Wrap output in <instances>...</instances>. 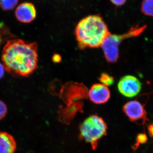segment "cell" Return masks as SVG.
Segmentation results:
<instances>
[{
	"label": "cell",
	"mask_w": 153,
	"mask_h": 153,
	"mask_svg": "<svg viewBox=\"0 0 153 153\" xmlns=\"http://www.w3.org/2000/svg\"><path fill=\"white\" fill-rule=\"evenodd\" d=\"M2 61L5 69L12 75L30 76L38 67V44L20 39L9 40L3 49Z\"/></svg>",
	"instance_id": "obj_1"
},
{
	"label": "cell",
	"mask_w": 153,
	"mask_h": 153,
	"mask_svg": "<svg viewBox=\"0 0 153 153\" xmlns=\"http://www.w3.org/2000/svg\"><path fill=\"white\" fill-rule=\"evenodd\" d=\"M110 34L107 26L99 15H90L82 19L75 30L78 46L81 49L101 46Z\"/></svg>",
	"instance_id": "obj_2"
},
{
	"label": "cell",
	"mask_w": 153,
	"mask_h": 153,
	"mask_svg": "<svg viewBox=\"0 0 153 153\" xmlns=\"http://www.w3.org/2000/svg\"><path fill=\"white\" fill-rule=\"evenodd\" d=\"M146 28V25L140 27L137 25L132 27L128 32L123 35L110 34L105 39L101 45L107 60L111 63L117 61L119 58L118 47L122 41L127 38L139 36Z\"/></svg>",
	"instance_id": "obj_3"
},
{
	"label": "cell",
	"mask_w": 153,
	"mask_h": 153,
	"mask_svg": "<svg viewBox=\"0 0 153 153\" xmlns=\"http://www.w3.org/2000/svg\"><path fill=\"white\" fill-rule=\"evenodd\" d=\"M79 130L81 137L86 142L95 144L105 135L107 126L102 118L93 115L83 121Z\"/></svg>",
	"instance_id": "obj_4"
},
{
	"label": "cell",
	"mask_w": 153,
	"mask_h": 153,
	"mask_svg": "<svg viewBox=\"0 0 153 153\" xmlns=\"http://www.w3.org/2000/svg\"><path fill=\"white\" fill-rule=\"evenodd\" d=\"M117 87L123 95L126 97H133L140 93L142 89V84L135 76L126 75L120 80Z\"/></svg>",
	"instance_id": "obj_5"
},
{
	"label": "cell",
	"mask_w": 153,
	"mask_h": 153,
	"mask_svg": "<svg viewBox=\"0 0 153 153\" xmlns=\"http://www.w3.org/2000/svg\"><path fill=\"white\" fill-rule=\"evenodd\" d=\"M123 110L126 115L132 122L140 120H148L146 111L145 109V105L136 100H131L126 103L123 105Z\"/></svg>",
	"instance_id": "obj_6"
},
{
	"label": "cell",
	"mask_w": 153,
	"mask_h": 153,
	"mask_svg": "<svg viewBox=\"0 0 153 153\" xmlns=\"http://www.w3.org/2000/svg\"><path fill=\"white\" fill-rule=\"evenodd\" d=\"M110 91L106 85L97 83L94 84L88 91L91 101L97 104L105 103L110 97Z\"/></svg>",
	"instance_id": "obj_7"
},
{
	"label": "cell",
	"mask_w": 153,
	"mask_h": 153,
	"mask_svg": "<svg viewBox=\"0 0 153 153\" xmlns=\"http://www.w3.org/2000/svg\"><path fill=\"white\" fill-rule=\"evenodd\" d=\"M36 10L32 3H22L17 7L15 11V16L19 22L23 23H30L36 17Z\"/></svg>",
	"instance_id": "obj_8"
},
{
	"label": "cell",
	"mask_w": 153,
	"mask_h": 153,
	"mask_svg": "<svg viewBox=\"0 0 153 153\" xmlns=\"http://www.w3.org/2000/svg\"><path fill=\"white\" fill-rule=\"evenodd\" d=\"M16 147V142L13 136L0 131V153H15Z\"/></svg>",
	"instance_id": "obj_9"
},
{
	"label": "cell",
	"mask_w": 153,
	"mask_h": 153,
	"mask_svg": "<svg viewBox=\"0 0 153 153\" xmlns=\"http://www.w3.org/2000/svg\"><path fill=\"white\" fill-rule=\"evenodd\" d=\"M141 11L146 16L153 17V0H143Z\"/></svg>",
	"instance_id": "obj_10"
},
{
	"label": "cell",
	"mask_w": 153,
	"mask_h": 153,
	"mask_svg": "<svg viewBox=\"0 0 153 153\" xmlns=\"http://www.w3.org/2000/svg\"><path fill=\"white\" fill-rule=\"evenodd\" d=\"M19 0H0V8L4 11L13 10L18 4Z\"/></svg>",
	"instance_id": "obj_11"
},
{
	"label": "cell",
	"mask_w": 153,
	"mask_h": 153,
	"mask_svg": "<svg viewBox=\"0 0 153 153\" xmlns=\"http://www.w3.org/2000/svg\"><path fill=\"white\" fill-rule=\"evenodd\" d=\"M148 140V137L146 134H139L137 136L136 142L132 146L133 149L134 150H137L138 148L139 147L140 145L146 143L147 142Z\"/></svg>",
	"instance_id": "obj_12"
},
{
	"label": "cell",
	"mask_w": 153,
	"mask_h": 153,
	"mask_svg": "<svg viewBox=\"0 0 153 153\" xmlns=\"http://www.w3.org/2000/svg\"><path fill=\"white\" fill-rule=\"evenodd\" d=\"M100 80L102 82V84L106 86L112 85L114 82V80L112 76L105 73L102 74L100 78Z\"/></svg>",
	"instance_id": "obj_13"
},
{
	"label": "cell",
	"mask_w": 153,
	"mask_h": 153,
	"mask_svg": "<svg viewBox=\"0 0 153 153\" xmlns=\"http://www.w3.org/2000/svg\"><path fill=\"white\" fill-rule=\"evenodd\" d=\"M7 113V105L2 100H0V121L6 116Z\"/></svg>",
	"instance_id": "obj_14"
},
{
	"label": "cell",
	"mask_w": 153,
	"mask_h": 153,
	"mask_svg": "<svg viewBox=\"0 0 153 153\" xmlns=\"http://www.w3.org/2000/svg\"><path fill=\"white\" fill-rule=\"evenodd\" d=\"M111 2L115 5L120 6L123 5L126 3V0H110Z\"/></svg>",
	"instance_id": "obj_15"
},
{
	"label": "cell",
	"mask_w": 153,
	"mask_h": 153,
	"mask_svg": "<svg viewBox=\"0 0 153 153\" xmlns=\"http://www.w3.org/2000/svg\"><path fill=\"white\" fill-rule=\"evenodd\" d=\"M7 30V28L5 26L2 24H0V44L2 41V35H1L2 33L4 32V31Z\"/></svg>",
	"instance_id": "obj_16"
},
{
	"label": "cell",
	"mask_w": 153,
	"mask_h": 153,
	"mask_svg": "<svg viewBox=\"0 0 153 153\" xmlns=\"http://www.w3.org/2000/svg\"><path fill=\"white\" fill-rule=\"evenodd\" d=\"M148 129L149 134L152 137H153V123L150 124L148 126Z\"/></svg>",
	"instance_id": "obj_17"
},
{
	"label": "cell",
	"mask_w": 153,
	"mask_h": 153,
	"mask_svg": "<svg viewBox=\"0 0 153 153\" xmlns=\"http://www.w3.org/2000/svg\"><path fill=\"white\" fill-rule=\"evenodd\" d=\"M5 70V69L4 65L0 63V79L2 78L3 76H4Z\"/></svg>",
	"instance_id": "obj_18"
}]
</instances>
